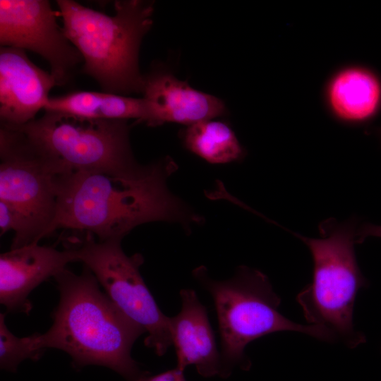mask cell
Segmentation results:
<instances>
[{
    "instance_id": "obj_7",
    "label": "cell",
    "mask_w": 381,
    "mask_h": 381,
    "mask_svg": "<svg viewBox=\"0 0 381 381\" xmlns=\"http://www.w3.org/2000/svg\"><path fill=\"white\" fill-rule=\"evenodd\" d=\"M0 200L17 214L20 229L11 248L48 236L57 205V174L17 129L0 128Z\"/></svg>"
},
{
    "instance_id": "obj_22",
    "label": "cell",
    "mask_w": 381,
    "mask_h": 381,
    "mask_svg": "<svg viewBox=\"0 0 381 381\" xmlns=\"http://www.w3.org/2000/svg\"><path fill=\"white\" fill-rule=\"evenodd\" d=\"M380 350H381V346H380Z\"/></svg>"
},
{
    "instance_id": "obj_12",
    "label": "cell",
    "mask_w": 381,
    "mask_h": 381,
    "mask_svg": "<svg viewBox=\"0 0 381 381\" xmlns=\"http://www.w3.org/2000/svg\"><path fill=\"white\" fill-rule=\"evenodd\" d=\"M142 94L147 107L145 123L150 126L169 122L190 126L227 111L221 99L192 87L162 68L145 75Z\"/></svg>"
},
{
    "instance_id": "obj_5",
    "label": "cell",
    "mask_w": 381,
    "mask_h": 381,
    "mask_svg": "<svg viewBox=\"0 0 381 381\" xmlns=\"http://www.w3.org/2000/svg\"><path fill=\"white\" fill-rule=\"evenodd\" d=\"M356 222L330 219L320 225L321 236L294 234L309 248L313 261V280L296 300L310 325L326 327L350 349L366 342L355 329L353 312L358 291L368 286L356 260Z\"/></svg>"
},
{
    "instance_id": "obj_10",
    "label": "cell",
    "mask_w": 381,
    "mask_h": 381,
    "mask_svg": "<svg viewBox=\"0 0 381 381\" xmlns=\"http://www.w3.org/2000/svg\"><path fill=\"white\" fill-rule=\"evenodd\" d=\"M55 86L57 83L52 73L36 66L25 50L1 47V126H20L36 119Z\"/></svg>"
},
{
    "instance_id": "obj_17",
    "label": "cell",
    "mask_w": 381,
    "mask_h": 381,
    "mask_svg": "<svg viewBox=\"0 0 381 381\" xmlns=\"http://www.w3.org/2000/svg\"><path fill=\"white\" fill-rule=\"evenodd\" d=\"M42 351L35 346L33 334L18 337L13 334L5 323V314H0V365L2 369L15 372L23 361L37 360Z\"/></svg>"
},
{
    "instance_id": "obj_11",
    "label": "cell",
    "mask_w": 381,
    "mask_h": 381,
    "mask_svg": "<svg viewBox=\"0 0 381 381\" xmlns=\"http://www.w3.org/2000/svg\"><path fill=\"white\" fill-rule=\"evenodd\" d=\"M73 262H78L73 248L59 250L34 242L11 248L0 255V303L9 313L29 314L28 296L49 277H54Z\"/></svg>"
},
{
    "instance_id": "obj_15",
    "label": "cell",
    "mask_w": 381,
    "mask_h": 381,
    "mask_svg": "<svg viewBox=\"0 0 381 381\" xmlns=\"http://www.w3.org/2000/svg\"><path fill=\"white\" fill-rule=\"evenodd\" d=\"M44 110L90 119H136L145 123L147 119V107L143 97L103 91H74L50 97Z\"/></svg>"
},
{
    "instance_id": "obj_13",
    "label": "cell",
    "mask_w": 381,
    "mask_h": 381,
    "mask_svg": "<svg viewBox=\"0 0 381 381\" xmlns=\"http://www.w3.org/2000/svg\"><path fill=\"white\" fill-rule=\"evenodd\" d=\"M321 97L332 120L347 127L362 126L381 111V77L365 65L344 64L328 75Z\"/></svg>"
},
{
    "instance_id": "obj_6",
    "label": "cell",
    "mask_w": 381,
    "mask_h": 381,
    "mask_svg": "<svg viewBox=\"0 0 381 381\" xmlns=\"http://www.w3.org/2000/svg\"><path fill=\"white\" fill-rule=\"evenodd\" d=\"M10 128L22 132L58 176L76 171L131 176L146 167L133 156L126 120L90 119L44 111L26 124Z\"/></svg>"
},
{
    "instance_id": "obj_21",
    "label": "cell",
    "mask_w": 381,
    "mask_h": 381,
    "mask_svg": "<svg viewBox=\"0 0 381 381\" xmlns=\"http://www.w3.org/2000/svg\"><path fill=\"white\" fill-rule=\"evenodd\" d=\"M377 133H378V135H380V137L381 138V128H380L378 130H377Z\"/></svg>"
},
{
    "instance_id": "obj_9",
    "label": "cell",
    "mask_w": 381,
    "mask_h": 381,
    "mask_svg": "<svg viewBox=\"0 0 381 381\" xmlns=\"http://www.w3.org/2000/svg\"><path fill=\"white\" fill-rule=\"evenodd\" d=\"M0 44L40 55L49 64L58 86L66 85L83 64L47 0H1Z\"/></svg>"
},
{
    "instance_id": "obj_19",
    "label": "cell",
    "mask_w": 381,
    "mask_h": 381,
    "mask_svg": "<svg viewBox=\"0 0 381 381\" xmlns=\"http://www.w3.org/2000/svg\"><path fill=\"white\" fill-rule=\"evenodd\" d=\"M139 381H186L183 370L177 367L154 376L147 377V375Z\"/></svg>"
},
{
    "instance_id": "obj_18",
    "label": "cell",
    "mask_w": 381,
    "mask_h": 381,
    "mask_svg": "<svg viewBox=\"0 0 381 381\" xmlns=\"http://www.w3.org/2000/svg\"><path fill=\"white\" fill-rule=\"evenodd\" d=\"M20 229V222L16 212L6 202L0 200V234L9 231L17 234Z\"/></svg>"
},
{
    "instance_id": "obj_1",
    "label": "cell",
    "mask_w": 381,
    "mask_h": 381,
    "mask_svg": "<svg viewBox=\"0 0 381 381\" xmlns=\"http://www.w3.org/2000/svg\"><path fill=\"white\" fill-rule=\"evenodd\" d=\"M176 167L165 157L135 175L76 171L58 176L56 211L48 236L65 229L85 231L99 241H122L143 224L167 221L186 226L200 220L168 188Z\"/></svg>"
},
{
    "instance_id": "obj_8",
    "label": "cell",
    "mask_w": 381,
    "mask_h": 381,
    "mask_svg": "<svg viewBox=\"0 0 381 381\" xmlns=\"http://www.w3.org/2000/svg\"><path fill=\"white\" fill-rule=\"evenodd\" d=\"M72 248L116 307L147 332L145 345L163 356L173 345L169 317L158 307L142 277L143 257L127 255L121 241H95L89 234Z\"/></svg>"
},
{
    "instance_id": "obj_4",
    "label": "cell",
    "mask_w": 381,
    "mask_h": 381,
    "mask_svg": "<svg viewBox=\"0 0 381 381\" xmlns=\"http://www.w3.org/2000/svg\"><path fill=\"white\" fill-rule=\"evenodd\" d=\"M193 275L214 302L223 378L228 377L236 367L249 370L251 362L245 353L246 346L268 334L294 331L329 343L337 341L325 327L298 324L281 314L278 309L281 298L260 270L241 265L231 278L215 280L209 277L205 267L200 266Z\"/></svg>"
},
{
    "instance_id": "obj_16",
    "label": "cell",
    "mask_w": 381,
    "mask_h": 381,
    "mask_svg": "<svg viewBox=\"0 0 381 381\" xmlns=\"http://www.w3.org/2000/svg\"><path fill=\"white\" fill-rule=\"evenodd\" d=\"M183 140L189 151L212 164L239 161L246 155L231 128L221 121L210 119L188 126Z\"/></svg>"
},
{
    "instance_id": "obj_3",
    "label": "cell",
    "mask_w": 381,
    "mask_h": 381,
    "mask_svg": "<svg viewBox=\"0 0 381 381\" xmlns=\"http://www.w3.org/2000/svg\"><path fill=\"white\" fill-rule=\"evenodd\" d=\"M63 30L83 59L82 73L103 92L129 96L142 94L140 71L142 40L152 25L154 1L121 0L108 15L73 0H58Z\"/></svg>"
},
{
    "instance_id": "obj_20",
    "label": "cell",
    "mask_w": 381,
    "mask_h": 381,
    "mask_svg": "<svg viewBox=\"0 0 381 381\" xmlns=\"http://www.w3.org/2000/svg\"><path fill=\"white\" fill-rule=\"evenodd\" d=\"M368 237L381 238V226L372 224H365L357 230L356 243H361Z\"/></svg>"
},
{
    "instance_id": "obj_2",
    "label": "cell",
    "mask_w": 381,
    "mask_h": 381,
    "mask_svg": "<svg viewBox=\"0 0 381 381\" xmlns=\"http://www.w3.org/2000/svg\"><path fill=\"white\" fill-rule=\"evenodd\" d=\"M54 279L59 302L53 324L44 334L35 333V347L67 353L76 367L105 366L127 381H139L147 373L131 357L135 340L145 330L126 317L102 292L92 271L83 265L80 274L67 268Z\"/></svg>"
},
{
    "instance_id": "obj_14",
    "label": "cell",
    "mask_w": 381,
    "mask_h": 381,
    "mask_svg": "<svg viewBox=\"0 0 381 381\" xmlns=\"http://www.w3.org/2000/svg\"><path fill=\"white\" fill-rule=\"evenodd\" d=\"M179 295L181 309L176 315L169 317L176 367L184 371L187 366L193 365L204 377L220 376V351L205 307L193 289H181Z\"/></svg>"
}]
</instances>
